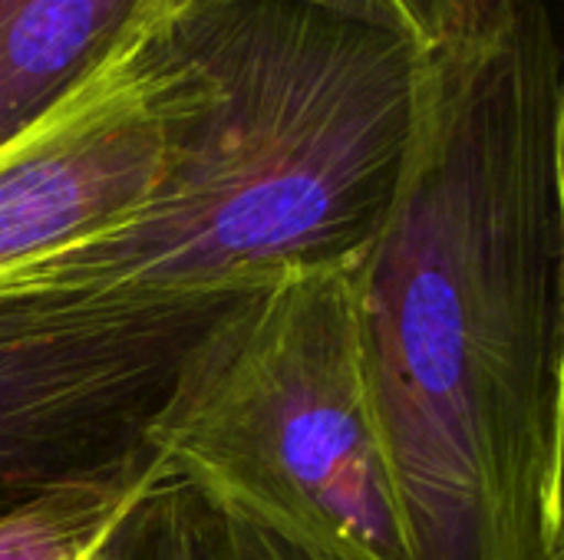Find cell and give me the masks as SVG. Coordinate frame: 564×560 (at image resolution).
<instances>
[{"mask_svg": "<svg viewBox=\"0 0 564 560\" xmlns=\"http://www.w3.org/2000/svg\"><path fill=\"white\" fill-rule=\"evenodd\" d=\"M169 83L152 191L0 271V304L258 290L373 234L413 125L423 50L284 0H208L135 26Z\"/></svg>", "mask_w": 564, "mask_h": 560, "instance_id": "7a4b0ae2", "label": "cell"}, {"mask_svg": "<svg viewBox=\"0 0 564 560\" xmlns=\"http://www.w3.org/2000/svg\"><path fill=\"white\" fill-rule=\"evenodd\" d=\"M357 264L360 248L241 297L145 449L165 488L301 560H416L370 406Z\"/></svg>", "mask_w": 564, "mask_h": 560, "instance_id": "3957f363", "label": "cell"}, {"mask_svg": "<svg viewBox=\"0 0 564 560\" xmlns=\"http://www.w3.org/2000/svg\"><path fill=\"white\" fill-rule=\"evenodd\" d=\"M139 0H0V149L129 33Z\"/></svg>", "mask_w": 564, "mask_h": 560, "instance_id": "8992f818", "label": "cell"}, {"mask_svg": "<svg viewBox=\"0 0 564 560\" xmlns=\"http://www.w3.org/2000/svg\"><path fill=\"white\" fill-rule=\"evenodd\" d=\"M245 294L0 304V512L119 459Z\"/></svg>", "mask_w": 564, "mask_h": 560, "instance_id": "277c9868", "label": "cell"}, {"mask_svg": "<svg viewBox=\"0 0 564 560\" xmlns=\"http://www.w3.org/2000/svg\"><path fill=\"white\" fill-rule=\"evenodd\" d=\"M195 3H208V0H139L132 26L155 23ZM284 3H301V7H314L324 13H337V17L377 26L383 33H393L413 43L416 50H433L453 40L486 7V0H284Z\"/></svg>", "mask_w": 564, "mask_h": 560, "instance_id": "ba28073f", "label": "cell"}, {"mask_svg": "<svg viewBox=\"0 0 564 560\" xmlns=\"http://www.w3.org/2000/svg\"><path fill=\"white\" fill-rule=\"evenodd\" d=\"M564 86L549 0L423 50L360 248V350L416 560H564Z\"/></svg>", "mask_w": 564, "mask_h": 560, "instance_id": "6da1fadb", "label": "cell"}, {"mask_svg": "<svg viewBox=\"0 0 564 560\" xmlns=\"http://www.w3.org/2000/svg\"><path fill=\"white\" fill-rule=\"evenodd\" d=\"M149 449L0 512V560H79L126 535L162 492Z\"/></svg>", "mask_w": 564, "mask_h": 560, "instance_id": "52a82bcc", "label": "cell"}, {"mask_svg": "<svg viewBox=\"0 0 564 560\" xmlns=\"http://www.w3.org/2000/svg\"><path fill=\"white\" fill-rule=\"evenodd\" d=\"M198 541H202V560H301L288 548L274 545L271 538L241 528L235 521L215 518L205 508L198 518Z\"/></svg>", "mask_w": 564, "mask_h": 560, "instance_id": "9c48e42d", "label": "cell"}, {"mask_svg": "<svg viewBox=\"0 0 564 560\" xmlns=\"http://www.w3.org/2000/svg\"><path fill=\"white\" fill-rule=\"evenodd\" d=\"M169 83L149 33L122 43L43 119L0 149V271L99 231L155 185Z\"/></svg>", "mask_w": 564, "mask_h": 560, "instance_id": "5b68a950", "label": "cell"}]
</instances>
